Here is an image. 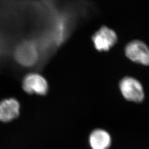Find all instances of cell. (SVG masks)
Masks as SVG:
<instances>
[{
	"mask_svg": "<svg viewBox=\"0 0 149 149\" xmlns=\"http://www.w3.org/2000/svg\"><path fill=\"white\" fill-rule=\"evenodd\" d=\"M119 88L123 97L128 101L140 102L144 100L143 87L140 82L133 77L123 78L120 82Z\"/></svg>",
	"mask_w": 149,
	"mask_h": 149,
	"instance_id": "6da1fadb",
	"label": "cell"
},
{
	"mask_svg": "<svg viewBox=\"0 0 149 149\" xmlns=\"http://www.w3.org/2000/svg\"><path fill=\"white\" fill-rule=\"evenodd\" d=\"M17 61L25 67H31L37 63L38 52L36 44L26 41L20 44L15 51Z\"/></svg>",
	"mask_w": 149,
	"mask_h": 149,
	"instance_id": "7a4b0ae2",
	"label": "cell"
},
{
	"mask_svg": "<svg viewBox=\"0 0 149 149\" xmlns=\"http://www.w3.org/2000/svg\"><path fill=\"white\" fill-rule=\"evenodd\" d=\"M22 87L27 93L44 95L48 92L49 85L44 77L35 72L30 73L24 77Z\"/></svg>",
	"mask_w": 149,
	"mask_h": 149,
	"instance_id": "3957f363",
	"label": "cell"
},
{
	"mask_svg": "<svg viewBox=\"0 0 149 149\" xmlns=\"http://www.w3.org/2000/svg\"><path fill=\"white\" fill-rule=\"evenodd\" d=\"M125 53L128 58L134 62L149 65V48L143 42L138 40L130 42L125 48Z\"/></svg>",
	"mask_w": 149,
	"mask_h": 149,
	"instance_id": "277c9868",
	"label": "cell"
},
{
	"mask_svg": "<svg viewBox=\"0 0 149 149\" xmlns=\"http://www.w3.org/2000/svg\"><path fill=\"white\" fill-rule=\"evenodd\" d=\"M92 39L97 50L108 51L117 43L118 37L113 29L103 26L93 35Z\"/></svg>",
	"mask_w": 149,
	"mask_h": 149,
	"instance_id": "5b68a950",
	"label": "cell"
},
{
	"mask_svg": "<svg viewBox=\"0 0 149 149\" xmlns=\"http://www.w3.org/2000/svg\"><path fill=\"white\" fill-rule=\"evenodd\" d=\"M20 113V104L18 101L9 98L0 102V121L9 122L18 117Z\"/></svg>",
	"mask_w": 149,
	"mask_h": 149,
	"instance_id": "8992f818",
	"label": "cell"
},
{
	"mask_svg": "<svg viewBox=\"0 0 149 149\" xmlns=\"http://www.w3.org/2000/svg\"><path fill=\"white\" fill-rule=\"evenodd\" d=\"M111 141L110 134L101 129L93 130L89 136V143L92 149H108Z\"/></svg>",
	"mask_w": 149,
	"mask_h": 149,
	"instance_id": "52a82bcc",
	"label": "cell"
}]
</instances>
